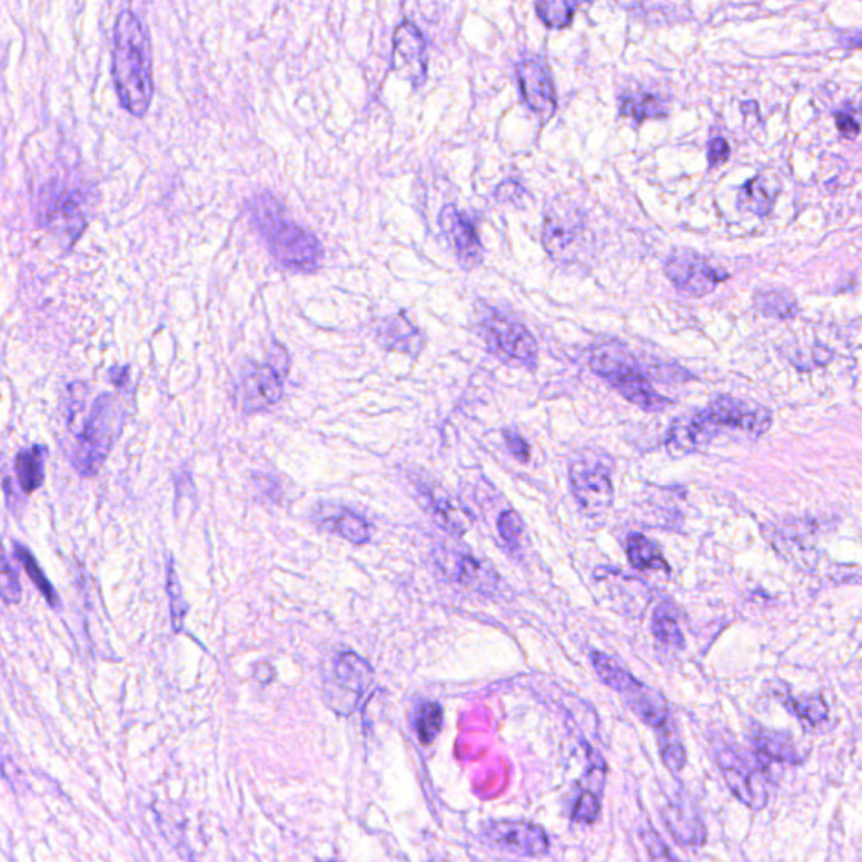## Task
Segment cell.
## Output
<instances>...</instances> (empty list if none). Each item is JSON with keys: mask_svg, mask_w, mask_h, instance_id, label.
Instances as JSON below:
<instances>
[{"mask_svg": "<svg viewBox=\"0 0 862 862\" xmlns=\"http://www.w3.org/2000/svg\"><path fill=\"white\" fill-rule=\"evenodd\" d=\"M789 706L796 716L811 724L822 723L828 717V704L821 696L802 697V700L795 697V700H790Z\"/></svg>", "mask_w": 862, "mask_h": 862, "instance_id": "8d00e7d4", "label": "cell"}, {"mask_svg": "<svg viewBox=\"0 0 862 862\" xmlns=\"http://www.w3.org/2000/svg\"><path fill=\"white\" fill-rule=\"evenodd\" d=\"M458 578L467 585H478L482 578V566L475 559L460 558L457 563Z\"/></svg>", "mask_w": 862, "mask_h": 862, "instance_id": "b9f144b4", "label": "cell"}, {"mask_svg": "<svg viewBox=\"0 0 862 862\" xmlns=\"http://www.w3.org/2000/svg\"><path fill=\"white\" fill-rule=\"evenodd\" d=\"M113 81L121 107L143 117L153 97L152 52L142 21L130 11L121 12L115 24Z\"/></svg>", "mask_w": 862, "mask_h": 862, "instance_id": "6da1fadb", "label": "cell"}, {"mask_svg": "<svg viewBox=\"0 0 862 862\" xmlns=\"http://www.w3.org/2000/svg\"><path fill=\"white\" fill-rule=\"evenodd\" d=\"M730 143L724 139H713L707 147V160L711 167L723 166L730 159Z\"/></svg>", "mask_w": 862, "mask_h": 862, "instance_id": "ee69618b", "label": "cell"}, {"mask_svg": "<svg viewBox=\"0 0 862 862\" xmlns=\"http://www.w3.org/2000/svg\"><path fill=\"white\" fill-rule=\"evenodd\" d=\"M537 16L551 29H565L573 22L572 0H536Z\"/></svg>", "mask_w": 862, "mask_h": 862, "instance_id": "f1b7e54d", "label": "cell"}, {"mask_svg": "<svg viewBox=\"0 0 862 862\" xmlns=\"http://www.w3.org/2000/svg\"><path fill=\"white\" fill-rule=\"evenodd\" d=\"M642 839H644L645 848L648 849V854L652 859H672L674 855L668 852L667 845L661 841L654 831L642 832Z\"/></svg>", "mask_w": 862, "mask_h": 862, "instance_id": "7bdbcfd3", "label": "cell"}, {"mask_svg": "<svg viewBox=\"0 0 862 862\" xmlns=\"http://www.w3.org/2000/svg\"><path fill=\"white\" fill-rule=\"evenodd\" d=\"M12 547H14L16 558L19 559L22 568L28 573V576L31 578V582L34 583L36 588L44 596L49 606L55 610H61V600H59L55 586L51 585L48 576H46L44 569L39 566L38 559L34 558V554L21 543H14L12 544Z\"/></svg>", "mask_w": 862, "mask_h": 862, "instance_id": "484cf974", "label": "cell"}, {"mask_svg": "<svg viewBox=\"0 0 862 862\" xmlns=\"http://www.w3.org/2000/svg\"><path fill=\"white\" fill-rule=\"evenodd\" d=\"M628 703H631L632 710L637 713L644 723L648 726L658 727L665 726L668 721V707L665 703L664 696L657 691L651 690V687L638 684L634 691L627 696Z\"/></svg>", "mask_w": 862, "mask_h": 862, "instance_id": "603a6c76", "label": "cell"}, {"mask_svg": "<svg viewBox=\"0 0 862 862\" xmlns=\"http://www.w3.org/2000/svg\"><path fill=\"white\" fill-rule=\"evenodd\" d=\"M717 763L731 792L743 804L755 811H762L769 804V775L759 759L750 753L724 750L717 755Z\"/></svg>", "mask_w": 862, "mask_h": 862, "instance_id": "52a82bcc", "label": "cell"}, {"mask_svg": "<svg viewBox=\"0 0 862 862\" xmlns=\"http://www.w3.org/2000/svg\"><path fill=\"white\" fill-rule=\"evenodd\" d=\"M569 485L583 509L602 511L612 504V475L603 462L595 458L575 462L569 468Z\"/></svg>", "mask_w": 862, "mask_h": 862, "instance_id": "30bf717a", "label": "cell"}, {"mask_svg": "<svg viewBox=\"0 0 862 862\" xmlns=\"http://www.w3.org/2000/svg\"><path fill=\"white\" fill-rule=\"evenodd\" d=\"M780 192V184L775 177L769 174H760L743 186L737 196L740 211L753 212L756 216H766L772 211L773 202Z\"/></svg>", "mask_w": 862, "mask_h": 862, "instance_id": "ffe728a7", "label": "cell"}, {"mask_svg": "<svg viewBox=\"0 0 862 862\" xmlns=\"http://www.w3.org/2000/svg\"><path fill=\"white\" fill-rule=\"evenodd\" d=\"M110 373H113V375H110V378L117 386L127 385V382H129V369L127 367H111Z\"/></svg>", "mask_w": 862, "mask_h": 862, "instance_id": "bcb514c9", "label": "cell"}, {"mask_svg": "<svg viewBox=\"0 0 862 862\" xmlns=\"http://www.w3.org/2000/svg\"><path fill=\"white\" fill-rule=\"evenodd\" d=\"M324 526L333 533L339 534L344 539L353 544H364L371 537V527L363 517L357 516L353 511H339L336 514H329L323 519Z\"/></svg>", "mask_w": 862, "mask_h": 862, "instance_id": "d4e9b609", "label": "cell"}, {"mask_svg": "<svg viewBox=\"0 0 862 862\" xmlns=\"http://www.w3.org/2000/svg\"><path fill=\"white\" fill-rule=\"evenodd\" d=\"M373 681L371 665L354 652H344L334 661L326 683L327 703L340 716H349L359 706L364 694L371 690Z\"/></svg>", "mask_w": 862, "mask_h": 862, "instance_id": "8992f818", "label": "cell"}, {"mask_svg": "<svg viewBox=\"0 0 862 862\" xmlns=\"http://www.w3.org/2000/svg\"><path fill=\"white\" fill-rule=\"evenodd\" d=\"M589 366L627 402L644 412H662L671 405L665 396L658 395L652 388L634 354L622 344L606 343L596 346L589 356Z\"/></svg>", "mask_w": 862, "mask_h": 862, "instance_id": "277c9868", "label": "cell"}, {"mask_svg": "<svg viewBox=\"0 0 862 862\" xmlns=\"http://www.w3.org/2000/svg\"><path fill=\"white\" fill-rule=\"evenodd\" d=\"M46 457H48V448L44 445L22 448L16 457V475L24 494H32L44 484Z\"/></svg>", "mask_w": 862, "mask_h": 862, "instance_id": "7402d4cb", "label": "cell"}, {"mask_svg": "<svg viewBox=\"0 0 862 862\" xmlns=\"http://www.w3.org/2000/svg\"><path fill=\"white\" fill-rule=\"evenodd\" d=\"M835 126L845 139H855L859 136V123L851 115L839 111L835 113Z\"/></svg>", "mask_w": 862, "mask_h": 862, "instance_id": "f6af8a7d", "label": "cell"}, {"mask_svg": "<svg viewBox=\"0 0 862 862\" xmlns=\"http://www.w3.org/2000/svg\"><path fill=\"white\" fill-rule=\"evenodd\" d=\"M652 632H654L655 638L662 642V644L671 645V647H681L684 644L683 631H681L680 624H677V618L665 606H661L655 612L654 621H652Z\"/></svg>", "mask_w": 862, "mask_h": 862, "instance_id": "1f68e13d", "label": "cell"}, {"mask_svg": "<svg viewBox=\"0 0 862 862\" xmlns=\"http://www.w3.org/2000/svg\"><path fill=\"white\" fill-rule=\"evenodd\" d=\"M0 600L8 605H18L22 600V586L18 573L0 547Z\"/></svg>", "mask_w": 862, "mask_h": 862, "instance_id": "836d02e7", "label": "cell"}, {"mask_svg": "<svg viewBox=\"0 0 862 862\" xmlns=\"http://www.w3.org/2000/svg\"><path fill=\"white\" fill-rule=\"evenodd\" d=\"M662 819H664L665 828L681 844L697 848L706 841V829H704L703 819L700 818L696 809L690 807L687 804H680V802H672L662 811Z\"/></svg>", "mask_w": 862, "mask_h": 862, "instance_id": "d6986e66", "label": "cell"}, {"mask_svg": "<svg viewBox=\"0 0 862 862\" xmlns=\"http://www.w3.org/2000/svg\"><path fill=\"white\" fill-rule=\"evenodd\" d=\"M127 412L118 396L101 393L91 406L90 415L85 419L81 434L75 442L70 462L80 477L93 478L100 474L121 434Z\"/></svg>", "mask_w": 862, "mask_h": 862, "instance_id": "3957f363", "label": "cell"}, {"mask_svg": "<svg viewBox=\"0 0 862 862\" xmlns=\"http://www.w3.org/2000/svg\"><path fill=\"white\" fill-rule=\"evenodd\" d=\"M664 270L668 280L690 297H704L727 278L726 271L691 250H675L665 261Z\"/></svg>", "mask_w": 862, "mask_h": 862, "instance_id": "9c48e42d", "label": "cell"}, {"mask_svg": "<svg viewBox=\"0 0 862 862\" xmlns=\"http://www.w3.org/2000/svg\"><path fill=\"white\" fill-rule=\"evenodd\" d=\"M621 115L635 118L637 121L647 120V118L664 117L665 110L662 101L654 95H642V97H627L622 100Z\"/></svg>", "mask_w": 862, "mask_h": 862, "instance_id": "4dcf8cb0", "label": "cell"}, {"mask_svg": "<svg viewBox=\"0 0 862 862\" xmlns=\"http://www.w3.org/2000/svg\"><path fill=\"white\" fill-rule=\"evenodd\" d=\"M395 70L415 85L426 77V46L422 32L412 22H403L395 32Z\"/></svg>", "mask_w": 862, "mask_h": 862, "instance_id": "e0dca14e", "label": "cell"}, {"mask_svg": "<svg viewBox=\"0 0 862 862\" xmlns=\"http://www.w3.org/2000/svg\"><path fill=\"white\" fill-rule=\"evenodd\" d=\"M379 336L385 349L408 354V356H418L425 346L423 334L405 316H393L386 319Z\"/></svg>", "mask_w": 862, "mask_h": 862, "instance_id": "44dd1931", "label": "cell"}, {"mask_svg": "<svg viewBox=\"0 0 862 862\" xmlns=\"http://www.w3.org/2000/svg\"><path fill=\"white\" fill-rule=\"evenodd\" d=\"M167 592H169L170 617H172L174 631L179 632L182 628L186 613H188V605H186V600H184L182 588H180L179 578H177L172 562H170L169 568H167Z\"/></svg>", "mask_w": 862, "mask_h": 862, "instance_id": "d590c367", "label": "cell"}, {"mask_svg": "<svg viewBox=\"0 0 862 862\" xmlns=\"http://www.w3.org/2000/svg\"><path fill=\"white\" fill-rule=\"evenodd\" d=\"M658 749H661L662 762L672 773H680L686 766V750L680 742V737L675 736L674 731H664Z\"/></svg>", "mask_w": 862, "mask_h": 862, "instance_id": "e575fe53", "label": "cell"}, {"mask_svg": "<svg viewBox=\"0 0 862 862\" xmlns=\"http://www.w3.org/2000/svg\"><path fill=\"white\" fill-rule=\"evenodd\" d=\"M442 721H444V711L440 704L426 703L416 717V733L423 745H429L435 742V737L440 733Z\"/></svg>", "mask_w": 862, "mask_h": 862, "instance_id": "d6a6232c", "label": "cell"}, {"mask_svg": "<svg viewBox=\"0 0 862 862\" xmlns=\"http://www.w3.org/2000/svg\"><path fill=\"white\" fill-rule=\"evenodd\" d=\"M42 221L52 226L55 231L65 232L77 241L78 236L83 232L87 221H85L83 208H81L80 196L77 192H61L49 199L42 211Z\"/></svg>", "mask_w": 862, "mask_h": 862, "instance_id": "ac0fdd59", "label": "cell"}, {"mask_svg": "<svg viewBox=\"0 0 862 862\" xmlns=\"http://www.w3.org/2000/svg\"><path fill=\"white\" fill-rule=\"evenodd\" d=\"M755 304L763 314L779 319H790L796 313L795 300L782 290L760 291L756 294Z\"/></svg>", "mask_w": 862, "mask_h": 862, "instance_id": "f546056e", "label": "cell"}, {"mask_svg": "<svg viewBox=\"0 0 862 862\" xmlns=\"http://www.w3.org/2000/svg\"><path fill=\"white\" fill-rule=\"evenodd\" d=\"M478 327L492 353L501 359L511 360L521 366L533 367L537 360V344L533 334L494 307L482 305L478 313Z\"/></svg>", "mask_w": 862, "mask_h": 862, "instance_id": "5b68a950", "label": "cell"}, {"mask_svg": "<svg viewBox=\"0 0 862 862\" xmlns=\"http://www.w3.org/2000/svg\"><path fill=\"white\" fill-rule=\"evenodd\" d=\"M504 440H506L507 448H509V452L513 454L514 458L523 462V464H526V462L529 460V445L526 444V440H524L519 434H516V432H511V429H506V432H504Z\"/></svg>", "mask_w": 862, "mask_h": 862, "instance_id": "ab89813d", "label": "cell"}, {"mask_svg": "<svg viewBox=\"0 0 862 862\" xmlns=\"http://www.w3.org/2000/svg\"><path fill=\"white\" fill-rule=\"evenodd\" d=\"M485 838L501 851L524 855V858H537L549 848L544 829L531 822H494L488 825Z\"/></svg>", "mask_w": 862, "mask_h": 862, "instance_id": "4fadbf2b", "label": "cell"}, {"mask_svg": "<svg viewBox=\"0 0 862 862\" xmlns=\"http://www.w3.org/2000/svg\"><path fill=\"white\" fill-rule=\"evenodd\" d=\"M600 815V800L595 793L583 792L573 811V821L579 824H592Z\"/></svg>", "mask_w": 862, "mask_h": 862, "instance_id": "74e56055", "label": "cell"}, {"mask_svg": "<svg viewBox=\"0 0 862 862\" xmlns=\"http://www.w3.org/2000/svg\"><path fill=\"white\" fill-rule=\"evenodd\" d=\"M438 225L445 235L450 236L454 242L455 255L465 270H474L480 267L484 260V248H482L480 238L477 229L472 225L467 216L457 211L452 205H445L438 215Z\"/></svg>", "mask_w": 862, "mask_h": 862, "instance_id": "2e32d148", "label": "cell"}, {"mask_svg": "<svg viewBox=\"0 0 862 862\" xmlns=\"http://www.w3.org/2000/svg\"><path fill=\"white\" fill-rule=\"evenodd\" d=\"M592 662L596 674L600 675V680L606 686L612 687L615 693L624 694L627 697L641 684L617 661H613L612 657L602 654V652H593Z\"/></svg>", "mask_w": 862, "mask_h": 862, "instance_id": "cb8c5ba5", "label": "cell"}, {"mask_svg": "<svg viewBox=\"0 0 862 862\" xmlns=\"http://www.w3.org/2000/svg\"><path fill=\"white\" fill-rule=\"evenodd\" d=\"M583 2H593V0H583Z\"/></svg>", "mask_w": 862, "mask_h": 862, "instance_id": "7dc6e473", "label": "cell"}, {"mask_svg": "<svg viewBox=\"0 0 862 862\" xmlns=\"http://www.w3.org/2000/svg\"><path fill=\"white\" fill-rule=\"evenodd\" d=\"M707 409L723 428L727 426L746 434L763 435L772 425V415L765 406L733 396H720Z\"/></svg>", "mask_w": 862, "mask_h": 862, "instance_id": "5bb4252c", "label": "cell"}, {"mask_svg": "<svg viewBox=\"0 0 862 862\" xmlns=\"http://www.w3.org/2000/svg\"><path fill=\"white\" fill-rule=\"evenodd\" d=\"M586 222L578 209L554 202L544 218L543 245L553 260H576L585 246Z\"/></svg>", "mask_w": 862, "mask_h": 862, "instance_id": "ba28073f", "label": "cell"}, {"mask_svg": "<svg viewBox=\"0 0 862 862\" xmlns=\"http://www.w3.org/2000/svg\"><path fill=\"white\" fill-rule=\"evenodd\" d=\"M753 743H755L760 755L766 756V759L790 763L796 760L795 746H793V740L789 734L759 730L753 734Z\"/></svg>", "mask_w": 862, "mask_h": 862, "instance_id": "4316f807", "label": "cell"}, {"mask_svg": "<svg viewBox=\"0 0 862 862\" xmlns=\"http://www.w3.org/2000/svg\"><path fill=\"white\" fill-rule=\"evenodd\" d=\"M267 363L274 367L278 375L287 378L288 369H290V357H288L287 350H285V347L281 346V344H271Z\"/></svg>", "mask_w": 862, "mask_h": 862, "instance_id": "60d3db41", "label": "cell"}, {"mask_svg": "<svg viewBox=\"0 0 862 862\" xmlns=\"http://www.w3.org/2000/svg\"><path fill=\"white\" fill-rule=\"evenodd\" d=\"M284 379L270 364L250 363L241 373L238 385L241 408L246 413H257L277 405L284 396Z\"/></svg>", "mask_w": 862, "mask_h": 862, "instance_id": "8fae6325", "label": "cell"}, {"mask_svg": "<svg viewBox=\"0 0 862 862\" xmlns=\"http://www.w3.org/2000/svg\"><path fill=\"white\" fill-rule=\"evenodd\" d=\"M628 562L637 569L667 568V563L662 558L657 544L652 543L642 534H634L627 541Z\"/></svg>", "mask_w": 862, "mask_h": 862, "instance_id": "83f0119b", "label": "cell"}, {"mask_svg": "<svg viewBox=\"0 0 862 862\" xmlns=\"http://www.w3.org/2000/svg\"><path fill=\"white\" fill-rule=\"evenodd\" d=\"M516 73L527 107L546 120L553 117L558 103H556V91L546 65L537 58H524L521 63H517Z\"/></svg>", "mask_w": 862, "mask_h": 862, "instance_id": "9a60e30c", "label": "cell"}, {"mask_svg": "<svg viewBox=\"0 0 862 862\" xmlns=\"http://www.w3.org/2000/svg\"><path fill=\"white\" fill-rule=\"evenodd\" d=\"M497 529H499L504 541L516 543L521 534L524 533L523 519L514 511H506V513L501 514L499 521H497Z\"/></svg>", "mask_w": 862, "mask_h": 862, "instance_id": "f35d334b", "label": "cell"}, {"mask_svg": "<svg viewBox=\"0 0 862 862\" xmlns=\"http://www.w3.org/2000/svg\"><path fill=\"white\" fill-rule=\"evenodd\" d=\"M721 429L723 426L714 419L710 409L677 416L667 432L668 452L680 455L703 450L720 435Z\"/></svg>", "mask_w": 862, "mask_h": 862, "instance_id": "7c38bea8", "label": "cell"}, {"mask_svg": "<svg viewBox=\"0 0 862 862\" xmlns=\"http://www.w3.org/2000/svg\"><path fill=\"white\" fill-rule=\"evenodd\" d=\"M255 228L265 239L271 257L281 267L297 271H314L323 260L319 238L304 226L285 216L278 199L270 192H261L250 201Z\"/></svg>", "mask_w": 862, "mask_h": 862, "instance_id": "7a4b0ae2", "label": "cell"}]
</instances>
